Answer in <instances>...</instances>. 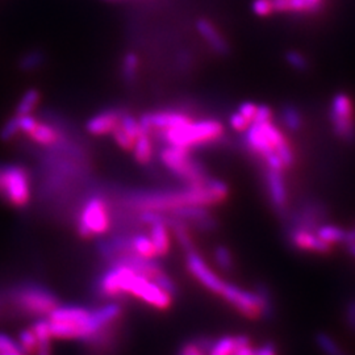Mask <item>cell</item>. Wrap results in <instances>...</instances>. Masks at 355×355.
<instances>
[{"mask_svg":"<svg viewBox=\"0 0 355 355\" xmlns=\"http://www.w3.org/2000/svg\"><path fill=\"white\" fill-rule=\"evenodd\" d=\"M139 66H140V60L136 53H128L124 57L123 61V76L127 82H133L139 73Z\"/></svg>","mask_w":355,"mask_h":355,"instance_id":"obj_29","label":"cell"},{"mask_svg":"<svg viewBox=\"0 0 355 355\" xmlns=\"http://www.w3.org/2000/svg\"><path fill=\"white\" fill-rule=\"evenodd\" d=\"M229 195L228 186L214 178H208L203 183L190 184L187 189L179 191L144 192L132 195L129 204L142 211L170 214L182 207H214L221 204Z\"/></svg>","mask_w":355,"mask_h":355,"instance_id":"obj_1","label":"cell"},{"mask_svg":"<svg viewBox=\"0 0 355 355\" xmlns=\"http://www.w3.org/2000/svg\"><path fill=\"white\" fill-rule=\"evenodd\" d=\"M224 127L217 120L189 121L179 127L162 130V140L168 145L187 148L217 140L223 136Z\"/></svg>","mask_w":355,"mask_h":355,"instance_id":"obj_5","label":"cell"},{"mask_svg":"<svg viewBox=\"0 0 355 355\" xmlns=\"http://www.w3.org/2000/svg\"><path fill=\"white\" fill-rule=\"evenodd\" d=\"M330 123L334 133L343 140H355V120L353 102L346 94H337L330 107Z\"/></svg>","mask_w":355,"mask_h":355,"instance_id":"obj_10","label":"cell"},{"mask_svg":"<svg viewBox=\"0 0 355 355\" xmlns=\"http://www.w3.org/2000/svg\"><path fill=\"white\" fill-rule=\"evenodd\" d=\"M19 121H17V116L11 117L3 127L0 129V140L7 142V141L12 140L13 137L17 135L19 132Z\"/></svg>","mask_w":355,"mask_h":355,"instance_id":"obj_34","label":"cell"},{"mask_svg":"<svg viewBox=\"0 0 355 355\" xmlns=\"http://www.w3.org/2000/svg\"><path fill=\"white\" fill-rule=\"evenodd\" d=\"M38 101H40V92L37 89H28L16 107V114L23 116V114H32L37 105Z\"/></svg>","mask_w":355,"mask_h":355,"instance_id":"obj_25","label":"cell"},{"mask_svg":"<svg viewBox=\"0 0 355 355\" xmlns=\"http://www.w3.org/2000/svg\"><path fill=\"white\" fill-rule=\"evenodd\" d=\"M4 299H3V295H0V318L3 316V312H4V305H3V302Z\"/></svg>","mask_w":355,"mask_h":355,"instance_id":"obj_49","label":"cell"},{"mask_svg":"<svg viewBox=\"0 0 355 355\" xmlns=\"http://www.w3.org/2000/svg\"><path fill=\"white\" fill-rule=\"evenodd\" d=\"M150 232L149 236L152 239L154 248L159 257H167L170 250H171V237H170V232L171 229L167 224V215L162 214L159 215V218L149 225Z\"/></svg>","mask_w":355,"mask_h":355,"instance_id":"obj_16","label":"cell"},{"mask_svg":"<svg viewBox=\"0 0 355 355\" xmlns=\"http://www.w3.org/2000/svg\"><path fill=\"white\" fill-rule=\"evenodd\" d=\"M253 12L258 16H268L274 12L271 0H254Z\"/></svg>","mask_w":355,"mask_h":355,"instance_id":"obj_38","label":"cell"},{"mask_svg":"<svg viewBox=\"0 0 355 355\" xmlns=\"http://www.w3.org/2000/svg\"><path fill=\"white\" fill-rule=\"evenodd\" d=\"M128 296H132L144 304L149 305L157 311H167L173 305V295L161 286L142 275H136L129 286Z\"/></svg>","mask_w":355,"mask_h":355,"instance_id":"obj_9","label":"cell"},{"mask_svg":"<svg viewBox=\"0 0 355 355\" xmlns=\"http://www.w3.org/2000/svg\"><path fill=\"white\" fill-rule=\"evenodd\" d=\"M186 267L191 275L198 280L205 290H208L217 296L224 291L228 282L223 279L211 265L204 259L196 250L186 253Z\"/></svg>","mask_w":355,"mask_h":355,"instance_id":"obj_11","label":"cell"},{"mask_svg":"<svg viewBox=\"0 0 355 355\" xmlns=\"http://www.w3.org/2000/svg\"><path fill=\"white\" fill-rule=\"evenodd\" d=\"M209 346L207 347L204 346L203 343H198V341L186 343L182 346L179 355H207Z\"/></svg>","mask_w":355,"mask_h":355,"instance_id":"obj_35","label":"cell"},{"mask_svg":"<svg viewBox=\"0 0 355 355\" xmlns=\"http://www.w3.org/2000/svg\"><path fill=\"white\" fill-rule=\"evenodd\" d=\"M288 242L292 248L304 253L329 255L334 250V246H331L328 242L322 241L316 232L306 229H288Z\"/></svg>","mask_w":355,"mask_h":355,"instance_id":"obj_13","label":"cell"},{"mask_svg":"<svg viewBox=\"0 0 355 355\" xmlns=\"http://www.w3.org/2000/svg\"><path fill=\"white\" fill-rule=\"evenodd\" d=\"M17 116V114H16ZM17 121H19V129L29 136V133L36 128L38 124L37 119L32 114H23V116H17Z\"/></svg>","mask_w":355,"mask_h":355,"instance_id":"obj_36","label":"cell"},{"mask_svg":"<svg viewBox=\"0 0 355 355\" xmlns=\"http://www.w3.org/2000/svg\"><path fill=\"white\" fill-rule=\"evenodd\" d=\"M254 355H278L277 345L274 343H263L261 347L255 349Z\"/></svg>","mask_w":355,"mask_h":355,"instance_id":"obj_44","label":"cell"},{"mask_svg":"<svg viewBox=\"0 0 355 355\" xmlns=\"http://www.w3.org/2000/svg\"><path fill=\"white\" fill-rule=\"evenodd\" d=\"M10 353H23L21 347L17 341H15L8 334L0 333V354Z\"/></svg>","mask_w":355,"mask_h":355,"instance_id":"obj_33","label":"cell"},{"mask_svg":"<svg viewBox=\"0 0 355 355\" xmlns=\"http://www.w3.org/2000/svg\"><path fill=\"white\" fill-rule=\"evenodd\" d=\"M161 161L174 175L189 184L203 183L208 179L203 167L191 158L190 149L187 148L168 145L161 152Z\"/></svg>","mask_w":355,"mask_h":355,"instance_id":"obj_8","label":"cell"},{"mask_svg":"<svg viewBox=\"0 0 355 355\" xmlns=\"http://www.w3.org/2000/svg\"><path fill=\"white\" fill-rule=\"evenodd\" d=\"M229 124H230V127L233 128L234 130H237V132H245L250 125V123L240 112L230 116Z\"/></svg>","mask_w":355,"mask_h":355,"instance_id":"obj_39","label":"cell"},{"mask_svg":"<svg viewBox=\"0 0 355 355\" xmlns=\"http://www.w3.org/2000/svg\"><path fill=\"white\" fill-rule=\"evenodd\" d=\"M239 112L252 124L254 120V116H255V112H257V104H254L252 102H245L242 103L241 105H240V108H239Z\"/></svg>","mask_w":355,"mask_h":355,"instance_id":"obj_42","label":"cell"},{"mask_svg":"<svg viewBox=\"0 0 355 355\" xmlns=\"http://www.w3.org/2000/svg\"><path fill=\"white\" fill-rule=\"evenodd\" d=\"M6 300L13 311L26 318H46L61 304L55 293L37 283H21L7 293Z\"/></svg>","mask_w":355,"mask_h":355,"instance_id":"obj_3","label":"cell"},{"mask_svg":"<svg viewBox=\"0 0 355 355\" xmlns=\"http://www.w3.org/2000/svg\"><path fill=\"white\" fill-rule=\"evenodd\" d=\"M346 250H347V253L350 254V257H353L355 259V243L347 245V246H346Z\"/></svg>","mask_w":355,"mask_h":355,"instance_id":"obj_48","label":"cell"},{"mask_svg":"<svg viewBox=\"0 0 355 355\" xmlns=\"http://www.w3.org/2000/svg\"><path fill=\"white\" fill-rule=\"evenodd\" d=\"M132 150L135 154V159L139 164L148 165L153 158V144L150 133L141 130L140 136L135 141V145H133Z\"/></svg>","mask_w":355,"mask_h":355,"instance_id":"obj_20","label":"cell"},{"mask_svg":"<svg viewBox=\"0 0 355 355\" xmlns=\"http://www.w3.org/2000/svg\"><path fill=\"white\" fill-rule=\"evenodd\" d=\"M120 114H119L117 111H105L102 114H96V116L91 117L87 121L86 129H87L89 133L94 135V136L108 135L119 124Z\"/></svg>","mask_w":355,"mask_h":355,"instance_id":"obj_17","label":"cell"},{"mask_svg":"<svg viewBox=\"0 0 355 355\" xmlns=\"http://www.w3.org/2000/svg\"><path fill=\"white\" fill-rule=\"evenodd\" d=\"M191 121L190 117L179 112H155V114H145L141 116L140 127L142 132L150 133L153 129H170L179 127Z\"/></svg>","mask_w":355,"mask_h":355,"instance_id":"obj_15","label":"cell"},{"mask_svg":"<svg viewBox=\"0 0 355 355\" xmlns=\"http://www.w3.org/2000/svg\"><path fill=\"white\" fill-rule=\"evenodd\" d=\"M111 135L114 136V140L121 149L124 150H132L133 145H135V140L132 137H129L127 132L120 127V124H117L114 127V130L111 132Z\"/></svg>","mask_w":355,"mask_h":355,"instance_id":"obj_32","label":"cell"},{"mask_svg":"<svg viewBox=\"0 0 355 355\" xmlns=\"http://www.w3.org/2000/svg\"><path fill=\"white\" fill-rule=\"evenodd\" d=\"M196 29L199 35L207 41V44L218 54H227L229 51V45L227 41L220 35V32L216 29V26L205 20L200 19L196 21Z\"/></svg>","mask_w":355,"mask_h":355,"instance_id":"obj_18","label":"cell"},{"mask_svg":"<svg viewBox=\"0 0 355 355\" xmlns=\"http://www.w3.org/2000/svg\"><path fill=\"white\" fill-rule=\"evenodd\" d=\"M29 137L40 145L49 146V145H54L58 141V133L51 125L38 123L36 128L29 133Z\"/></svg>","mask_w":355,"mask_h":355,"instance_id":"obj_23","label":"cell"},{"mask_svg":"<svg viewBox=\"0 0 355 355\" xmlns=\"http://www.w3.org/2000/svg\"><path fill=\"white\" fill-rule=\"evenodd\" d=\"M0 355H26L24 353H10V354H0Z\"/></svg>","mask_w":355,"mask_h":355,"instance_id":"obj_50","label":"cell"},{"mask_svg":"<svg viewBox=\"0 0 355 355\" xmlns=\"http://www.w3.org/2000/svg\"><path fill=\"white\" fill-rule=\"evenodd\" d=\"M17 343L20 345L23 353L26 355H36L37 352L38 341L36 337V333L31 328L21 330L19 334Z\"/></svg>","mask_w":355,"mask_h":355,"instance_id":"obj_26","label":"cell"},{"mask_svg":"<svg viewBox=\"0 0 355 355\" xmlns=\"http://www.w3.org/2000/svg\"><path fill=\"white\" fill-rule=\"evenodd\" d=\"M272 8L277 12H287L288 11V0H271Z\"/></svg>","mask_w":355,"mask_h":355,"instance_id":"obj_45","label":"cell"},{"mask_svg":"<svg viewBox=\"0 0 355 355\" xmlns=\"http://www.w3.org/2000/svg\"><path fill=\"white\" fill-rule=\"evenodd\" d=\"M45 62V54L41 51H31L24 54L20 61H19V67L23 71H33L42 66Z\"/></svg>","mask_w":355,"mask_h":355,"instance_id":"obj_27","label":"cell"},{"mask_svg":"<svg viewBox=\"0 0 355 355\" xmlns=\"http://www.w3.org/2000/svg\"><path fill=\"white\" fill-rule=\"evenodd\" d=\"M119 124H120V127L123 128V129L127 132L128 136L132 137L133 140L136 141V139L140 136V123H139L133 116L127 114H120Z\"/></svg>","mask_w":355,"mask_h":355,"instance_id":"obj_31","label":"cell"},{"mask_svg":"<svg viewBox=\"0 0 355 355\" xmlns=\"http://www.w3.org/2000/svg\"><path fill=\"white\" fill-rule=\"evenodd\" d=\"M282 121L286 127L288 128L291 132H296L299 130L302 125H303V117L300 112L292 107V105H287L284 107L283 112H282Z\"/></svg>","mask_w":355,"mask_h":355,"instance_id":"obj_28","label":"cell"},{"mask_svg":"<svg viewBox=\"0 0 355 355\" xmlns=\"http://www.w3.org/2000/svg\"><path fill=\"white\" fill-rule=\"evenodd\" d=\"M272 111L267 105H257V112L254 116L253 123H266L271 121Z\"/></svg>","mask_w":355,"mask_h":355,"instance_id":"obj_41","label":"cell"},{"mask_svg":"<svg viewBox=\"0 0 355 355\" xmlns=\"http://www.w3.org/2000/svg\"><path fill=\"white\" fill-rule=\"evenodd\" d=\"M318 237L322 241L328 242L331 246L337 245H343L345 240V229L336 225V224H322L320 228L316 230Z\"/></svg>","mask_w":355,"mask_h":355,"instance_id":"obj_22","label":"cell"},{"mask_svg":"<svg viewBox=\"0 0 355 355\" xmlns=\"http://www.w3.org/2000/svg\"><path fill=\"white\" fill-rule=\"evenodd\" d=\"M111 212L107 200L99 196H91L82 205L76 216V230L82 239H94L104 236L111 228Z\"/></svg>","mask_w":355,"mask_h":355,"instance_id":"obj_7","label":"cell"},{"mask_svg":"<svg viewBox=\"0 0 355 355\" xmlns=\"http://www.w3.org/2000/svg\"><path fill=\"white\" fill-rule=\"evenodd\" d=\"M51 337L55 340L74 341L83 340L89 341L94 336L108 327L102 318L98 316L96 311L80 305H58L48 316Z\"/></svg>","mask_w":355,"mask_h":355,"instance_id":"obj_2","label":"cell"},{"mask_svg":"<svg viewBox=\"0 0 355 355\" xmlns=\"http://www.w3.org/2000/svg\"><path fill=\"white\" fill-rule=\"evenodd\" d=\"M215 262L217 266L220 267L224 271H232L234 266V261H233V255L230 253L227 246L224 245H218L215 249Z\"/></svg>","mask_w":355,"mask_h":355,"instance_id":"obj_30","label":"cell"},{"mask_svg":"<svg viewBox=\"0 0 355 355\" xmlns=\"http://www.w3.org/2000/svg\"><path fill=\"white\" fill-rule=\"evenodd\" d=\"M31 178L24 166L0 165V199L23 209L31 202Z\"/></svg>","mask_w":355,"mask_h":355,"instance_id":"obj_6","label":"cell"},{"mask_svg":"<svg viewBox=\"0 0 355 355\" xmlns=\"http://www.w3.org/2000/svg\"><path fill=\"white\" fill-rule=\"evenodd\" d=\"M355 243V227L350 229H345V240H343V245H352Z\"/></svg>","mask_w":355,"mask_h":355,"instance_id":"obj_46","label":"cell"},{"mask_svg":"<svg viewBox=\"0 0 355 355\" xmlns=\"http://www.w3.org/2000/svg\"><path fill=\"white\" fill-rule=\"evenodd\" d=\"M345 322L349 329L355 331V299L349 300L345 306Z\"/></svg>","mask_w":355,"mask_h":355,"instance_id":"obj_40","label":"cell"},{"mask_svg":"<svg viewBox=\"0 0 355 355\" xmlns=\"http://www.w3.org/2000/svg\"><path fill=\"white\" fill-rule=\"evenodd\" d=\"M288 11L291 12H311L306 0H288Z\"/></svg>","mask_w":355,"mask_h":355,"instance_id":"obj_43","label":"cell"},{"mask_svg":"<svg viewBox=\"0 0 355 355\" xmlns=\"http://www.w3.org/2000/svg\"><path fill=\"white\" fill-rule=\"evenodd\" d=\"M309 4V11L311 12H316L321 6V0H306Z\"/></svg>","mask_w":355,"mask_h":355,"instance_id":"obj_47","label":"cell"},{"mask_svg":"<svg viewBox=\"0 0 355 355\" xmlns=\"http://www.w3.org/2000/svg\"><path fill=\"white\" fill-rule=\"evenodd\" d=\"M316 343L324 355H347L338 343L327 333H318Z\"/></svg>","mask_w":355,"mask_h":355,"instance_id":"obj_24","label":"cell"},{"mask_svg":"<svg viewBox=\"0 0 355 355\" xmlns=\"http://www.w3.org/2000/svg\"><path fill=\"white\" fill-rule=\"evenodd\" d=\"M287 62L291 64L292 67L297 69V70H305L308 67V62L303 54H300L299 51H288L287 55Z\"/></svg>","mask_w":355,"mask_h":355,"instance_id":"obj_37","label":"cell"},{"mask_svg":"<svg viewBox=\"0 0 355 355\" xmlns=\"http://www.w3.org/2000/svg\"><path fill=\"white\" fill-rule=\"evenodd\" d=\"M329 217V209L320 200H308L305 202L299 211L291 216L290 228L306 229L316 232L322 224L327 223Z\"/></svg>","mask_w":355,"mask_h":355,"instance_id":"obj_12","label":"cell"},{"mask_svg":"<svg viewBox=\"0 0 355 355\" xmlns=\"http://www.w3.org/2000/svg\"><path fill=\"white\" fill-rule=\"evenodd\" d=\"M220 297H223L242 318L250 321L271 318L274 315L272 297L266 286H258L255 291H249L236 284L227 283Z\"/></svg>","mask_w":355,"mask_h":355,"instance_id":"obj_4","label":"cell"},{"mask_svg":"<svg viewBox=\"0 0 355 355\" xmlns=\"http://www.w3.org/2000/svg\"><path fill=\"white\" fill-rule=\"evenodd\" d=\"M128 240H129L130 250L136 255H139L140 258H144V259L158 258V254H157V250L154 248V243H153L150 236L139 233V234H135L132 237H128Z\"/></svg>","mask_w":355,"mask_h":355,"instance_id":"obj_19","label":"cell"},{"mask_svg":"<svg viewBox=\"0 0 355 355\" xmlns=\"http://www.w3.org/2000/svg\"><path fill=\"white\" fill-rule=\"evenodd\" d=\"M265 174H266L267 192H268L270 202L279 215H286L288 208V192H287L283 173L267 167Z\"/></svg>","mask_w":355,"mask_h":355,"instance_id":"obj_14","label":"cell"},{"mask_svg":"<svg viewBox=\"0 0 355 355\" xmlns=\"http://www.w3.org/2000/svg\"><path fill=\"white\" fill-rule=\"evenodd\" d=\"M241 336L242 334H237L221 337L220 340L211 343L208 349V355H233L241 341Z\"/></svg>","mask_w":355,"mask_h":355,"instance_id":"obj_21","label":"cell"}]
</instances>
